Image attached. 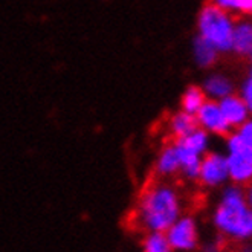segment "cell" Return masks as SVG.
Segmentation results:
<instances>
[{"label":"cell","instance_id":"6da1fadb","mask_svg":"<svg viewBox=\"0 0 252 252\" xmlns=\"http://www.w3.org/2000/svg\"><path fill=\"white\" fill-rule=\"evenodd\" d=\"M211 221L221 239L237 243L252 240V210L246 203L243 187L226 184L221 188Z\"/></svg>","mask_w":252,"mask_h":252},{"label":"cell","instance_id":"7a4b0ae2","mask_svg":"<svg viewBox=\"0 0 252 252\" xmlns=\"http://www.w3.org/2000/svg\"><path fill=\"white\" fill-rule=\"evenodd\" d=\"M136 214L147 232H165L184 214L182 197L171 184L155 182L142 192Z\"/></svg>","mask_w":252,"mask_h":252},{"label":"cell","instance_id":"3957f363","mask_svg":"<svg viewBox=\"0 0 252 252\" xmlns=\"http://www.w3.org/2000/svg\"><path fill=\"white\" fill-rule=\"evenodd\" d=\"M234 23L235 17L232 14L210 2L203 5L197 14L196 34L211 43L221 55H226L231 54Z\"/></svg>","mask_w":252,"mask_h":252},{"label":"cell","instance_id":"277c9868","mask_svg":"<svg viewBox=\"0 0 252 252\" xmlns=\"http://www.w3.org/2000/svg\"><path fill=\"white\" fill-rule=\"evenodd\" d=\"M225 155L229 182L245 187L252 181V148L242 141L235 131L225 138Z\"/></svg>","mask_w":252,"mask_h":252},{"label":"cell","instance_id":"5b68a950","mask_svg":"<svg viewBox=\"0 0 252 252\" xmlns=\"http://www.w3.org/2000/svg\"><path fill=\"white\" fill-rule=\"evenodd\" d=\"M164 234L173 252H196L199 249V223L189 214H182Z\"/></svg>","mask_w":252,"mask_h":252},{"label":"cell","instance_id":"8992f818","mask_svg":"<svg viewBox=\"0 0 252 252\" xmlns=\"http://www.w3.org/2000/svg\"><path fill=\"white\" fill-rule=\"evenodd\" d=\"M197 181L200 185L210 189L223 188L226 184H229V171L225 152L210 150L203 155Z\"/></svg>","mask_w":252,"mask_h":252},{"label":"cell","instance_id":"52a82bcc","mask_svg":"<svg viewBox=\"0 0 252 252\" xmlns=\"http://www.w3.org/2000/svg\"><path fill=\"white\" fill-rule=\"evenodd\" d=\"M196 120L197 126L205 131H208L211 136L226 138L231 131H234L226 123L223 113H221L219 101L214 99H206L203 102V106L196 113Z\"/></svg>","mask_w":252,"mask_h":252},{"label":"cell","instance_id":"ba28073f","mask_svg":"<svg viewBox=\"0 0 252 252\" xmlns=\"http://www.w3.org/2000/svg\"><path fill=\"white\" fill-rule=\"evenodd\" d=\"M200 87L205 92L206 98L214 99V101H220L225 96L237 92L235 80L229 75V73H226L223 70H214V69H211L208 73H206Z\"/></svg>","mask_w":252,"mask_h":252},{"label":"cell","instance_id":"9c48e42d","mask_svg":"<svg viewBox=\"0 0 252 252\" xmlns=\"http://www.w3.org/2000/svg\"><path fill=\"white\" fill-rule=\"evenodd\" d=\"M251 52H252V16L235 17L232 41H231V54L248 60Z\"/></svg>","mask_w":252,"mask_h":252},{"label":"cell","instance_id":"30bf717a","mask_svg":"<svg viewBox=\"0 0 252 252\" xmlns=\"http://www.w3.org/2000/svg\"><path fill=\"white\" fill-rule=\"evenodd\" d=\"M191 55L194 64L202 70H211L217 66L221 54L211 43L203 40L200 35H194L191 40Z\"/></svg>","mask_w":252,"mask_h":252},{"label":"cell","instance_id":"8fae6325","mask_svg":"<svg viewBox=\"0 0 252 252\" xmlns=\"http://www.w3.org/2000/svg\"><path fill=\"white\" fill-rule=\"evenodd\" d=\"M219 106H220L221 113L225 116L226 123L231 126L232 130L239 128L243 123H246L249 120V116H251L246 104L237 92L225 96L223 99H220Z\"/></svg>","mask_w":252,"mask_h":252},{"label":"cell","instance_id":"7c38bea8","mask_svg":"<svg viewBox=\"0 0 252 252\" xmlns=\"http://www.w3.org/2000/svg\"><path fill=\"white\" fill-rule=\"evenodd\" d=\"M179 155H177L176 145L171 142L159 152L155 162V171L159 177H171L174 174H179Z\"/></svg>","mask_w":252,"mask_h":252},{"label":"cell","instance_id":"4fadbf2b","mask_svg":"<svg viewBox=\"0 0 252 252\" xmlns=\"http://www.w3.org/2000/svg\"><path fill=\"white\" fill-rule=\"evenodd\" d=\"M197 127L199 126H197L196 115L187 113L181 109L177 112H174L168 120V131L174 139L187 136L188 133L196 130Z\"/></svg>","mask_w":252,"mask_h":252},{"label":"cell","instance_id":"5bb4252c","mask_svg":"<svg viewBox=\"0 0 252 252\" xmlns=\"http://www.w3.org/2000/svg\"><path fill=\"white\" fill-rule=\"evenodd\" d=\"M206 99L208 98H206L205 92L202 91V87L191 84L185 89L181 96V110L191 113V115H196Z\"/></svg>","mask_w":252,"mask_h":252},{"label":"cell","instance_id":"9a60e30c","mask_svg":"<svg viewBox=\"0 0 252 252\" xmlns=\"http://www.w3.org/2000/svg\"><path fill=\"white\" fill-rule=\"evenodd\" d=\"M210 2L228 11L234 17L252 16V0H210Z\"/></svg>","mask_w":252,"mask_h":252},{"label":"cell","instance_id":"2e32d148","mask_svg":"<svg viewBox=\"0 0 252 252\" xmlns=\"http://www.w3.org/2000/svg\"><path fill=\"white\" fill-rule=\"evenodd\" d=\"M142 252H173L164 232H147L142 242Z\"/></svg>","mask_w":252,"mask_h":252},{"label":"cell","instance_id":"e0dca14e","mask_svg":"<svg viewBox=\"0 0 252 252\" xmlns=\"http://www.w3.org/2000/svg\"><path fill=\"white\" fill-rule=\"evenodd\" d=\"M237 94H239V96L243 99L249 113L252 115V78L249 75H246L243 78V81L237 86Z\"/></svg>","mask_w":252,"mask_h":252},{"label":"cell","instance_id":"ac0fdd59","mask_svg":"<svg viewBox=\"0 0 252 252\" xmlns=\"http://www.w3.org/2000/svg\"><path fill=\"white\" fill-rule=\"evenodd\" d=\"M199 252H225V243L221 237H216V239L205 240L199 245Z\"/></svg>","mask_w":252,"mask_h":252},{"label":"cell","instance_id":"d6986e66","mask_svg":"<svg viewBox=\"0 0 252 252\" xmlns=\"http://www.w3.org/2000/svg\"><path fill=\"white\" fill-rule=\"evenodd\" d=\"M234 131L242 138V141L245 144H248L252 148V115L249 116V120L246 123H243L239 128H235Z\"/></svg>","mask_w":252,"mask_h":252},{"label":"cell","instance_id":"ffe728a7","mask_svg":"<svg viewBox=\"0 0 252 252\" xmlns=\"http://www.w3.org/2000/svg\"><path fill=\"white\" fill-rule=\"evenodd\" d=\"M245 189V199H246V203L249 205V208L252 210V181L249 184H246L243 187Z\"/></svg>","mask_w":252,"mask_h":252},{"label":"cell","instance_id":"44dd1931","mask_svg":"<svg viewBox=\"0 0 252 252\" xmlns=\"http://www.w3.org/2000/svg\"><path fill=\"white\" fill-rule=\"evenodd\" d=\"M235 252H252V245H245V246L237 249Z\"/></svg>","mask_w":252,"mask_h":252},{"label":"cell","instance_id":"7402d4cb","mask_svg":"<svg viewBox=\"0 0 252 252\" xmlns=\"http://www.w3.org/2000/svg\"><path fill=\"white\" fill-rule=\"evenodd\" d=\"M246 75H249L252 78V62H249V66H248V73Z\"/></svg>","mask_w":252,"mask_h":252},{"label":"cell","instance_id":"603a6c76","mask_svg":"<svg viewBox=\"0 0 252 252\" xmlns=\"http://www.w3.org/2000/svg\"><path fill=\"white\" fill-rule=\"evenodd\" d=\"M248 60H249V62H252V52H251V55H249V58H248Z\"/></svg>","mask_w":252,"mask_h":252}]
</instances>
